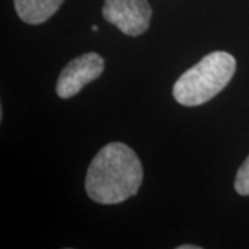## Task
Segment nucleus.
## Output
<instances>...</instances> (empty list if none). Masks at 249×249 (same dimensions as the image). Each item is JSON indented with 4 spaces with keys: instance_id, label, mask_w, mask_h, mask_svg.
Masks as SVG:
<instances>
[{
    "instance_id": "7ed1b4c3",
    "label": "nucleus",
    "mask_w": 249,
    "mask_h": 249,
    "mask_svg": "<svg viewBox=\"0 0 249 249\" xmlns=\"http://www.w3.org/2000/svg\"><path fill=\"white\" fill-rule=\"evenodd\" d=\"M151 6L148 0H106L103 17L129 36L142 35L151 21Z\"/></svg>"
},
{
    "instance_id": "20e7f679",
    "label": "nucleus",
    "mask_w": 249,
    "mask_h": 249,
    "mask_svg": "<svg viewBox=\"0 0 249 249\" xmlns=\"http://www.w3.org/2000/svg\"><path fill=\"white\" fill-rule=\"evenodd\" d=\"M104 71V60L97 53H86L67 64L58 76L55 91L58 97L76 96L88 83L96 80Z\"/></svg>"
},
{
    "instance_id": "f03ea898",
    "label": "nucleus",
    "mask_w": 249,
    "mask_h": 249,
    "mask_svg": "<svg viewBox=\"0 0 249 249\" xmlns=\"http://www.w3.org/2000/svg\"><path fill=\"white\" fill-rule=\"evenodd\" d=\"M235 68L237 61L231 54L209 53L175 82L173 97L184 107L205 104L230 83Z\"/></svg>"
},
{
    "instance_id": "39448f33",
    "label": "nucleus",
    "mask_w": 249,
    "mask_h": 249,
    "mask_svg": "<svg viewBox=\"0 0 249 249\" xmlns=\"http://www.w3.org/2000/svg\"><path fill=\"white\" fill-rule=\"evenodd\" d=\"M64 0H14L18 17L31 25L46 22L61 7Z\"/></svg>"
},
{
    "instance_id": "423d86ee",
    "label": "nucleus",
    "mask_w": 249,
    "mask_h": 249,
    "mask_svg": "<svg viewBox=\"0 0 249 249\" xmlns=\"http://www.w3.org/2000/svg\"><path fill=\"white\" fill-rule=\"evenodd\" d=\"M234 188L240 196H249V155L237 172Z\"/></svg>"
},
{
    "instance_id": "0eeeda50",
    "label": "nucleus",
    "mask_w": 249,
    "mask_h": 249,
    "mask_svg": "<svg viewBox=\"0 0 249 249\" xmlns=\"http://www.w3.org/2000/svg\"><path fill=\"white\" fill-rule=\"evenodd\" d=\"M201 247H196V245H178V249H199Z\"/></svg>"
},
{
    "instance_id": "f257e3e1",
    "label": "nucleus",
    "mask_w": 249,
    "mask_h": 249,
    "mask_svg": "<svg viewBox=\"0 0 249 249\" xmlns=\"http://www.w3.org/2000/svg\"><path fill=\"white\" fill-rule=\"evenodd\" d=\"M142 183V166L124 142H109L93 158L86 173V193L94 202L114 205L136 196Z\"/></svg>"
},
{
    "instance_id": "6e6552de",
    "label": "nucleus",
    "mask_w": 249,
    "mask_h": 249,
    "mask_svg": "<svg viewBox=\"0 0 249 249\" xmlns=\"http://www.w3.org/2000/svg\"><path fill=\"white\" fill-rule=\"evenodd\" d=\"M91 31H93V32H97L98 27H96V25H93V27H91Z\"/></svg>"
}]
</instances>
